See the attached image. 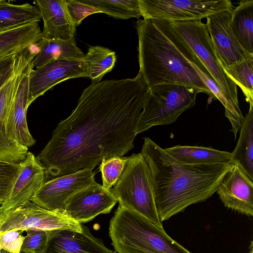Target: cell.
<instances>
[{
    "label": "cell",
    "mask_w": 253,
    "mask_h": 253,
    "mask_svg": "<svg viewBox=\"0 0 253 253\" xmlns=\"http://www.w3.org/2000/svg\"><path fill=\"white\" fill-rule=\"evenodd\" d=\"M148 91L140 72L134 78L92 83L37 157L45 175L93 170L103 160L131 150Z\"/></svg>",
    "instance_id": "1"
},
{
    "label": "cell",
    "mask_w": 253,
    "mask_h": 253,
    "mask_svg": "<svg viewBox=\"0 0 253 253\" xmlns=\"http://www.w3.org/2000/svg\"><path fill=\"white\" fill-rule=\"evenodd\" d=\"M140 153L151 170L156 206L162 222L210 198L233 165L185 164L148 137L144 138Z\"/></svg>",
    "instance_id": "2"
},
{
    "label": "cell",
    "mask_w": 253,
    "mask_h": 253,
    "mask_svg": "<svg viewBox=\"0 0 253 253\" xmlns=\"http://www.w3.org/2000/svg\"><path fill=\"white\" fill-rule=\"evenodd\" d=\"M136 29L139 72L148 88L159 84L181 85L215 98L190 64L196 55L169 21L139 19Z\"/></svg>",
    "instance_id": "3"
},
{
    "label": "cell",
    "mask_w": 253,
    "mask_h": 253,
    "mask_svg": "<svg viewBox=\"0 0 253 253\" xmlns=\"http://www.w3.org/2000/svg\"><path fill=\"white\" fill-rule=\"evenodd\" d=\"M109 234L118 253H192L140 213L120 205L110 220Z\"/></svg>",
    "instance_id": "4"
},
{
    "label": "cell",
    "mask_w": 253,
    "mask_h": 253,
    "mask_svg": "<svg viewBox=\"0 0 253 253\" xmlns=\"http://www.w3.org/2000/svg\"><path fill=\"white\" fill-rule=\"evenodd\" d=\"M110 190L119 205L163 228L156 206L151 170L141 153L127 157L121 176Z\"/></svg>",
    "instance_id": "5"
},
{
    "label": "cell",
    "mask_w": 253,
    "mask_h": 253,
    "mask_svg": "<svg viewBox=\"0 0 253 253\" xmlns=\"http://www.w3.org/2000/svg\"><path fill=\"white\" fill-rule=\"evenodd\" d=\"M201 91L177 84H159L148 88L135 133L156 126L175 122L184 111L193 107Z\"/></svg>",
    "instance_id": "6"
},
{
    "label": "cell",
    "mask_w": 253,
    "mask_h": 253,
    "mask_svg": "<svg viewBox=\"0 0 253 253\" xmlns=\"http://www.w3.org/2000/svg\"><path fill=\"white\" fill-rule=\"evenodd\" d=\"M197 56L227 98L240 107L237 85L222 68L206 24L201 20L169 21Z\"/></svg>",
    "instance_id": "7"
},
{
    "label": "cell",
    "mask_w": 253,
    "mask_h": 253,
    "mask_svg": "<svg viewBox=\"0 0 253 253\" xmlns=\"http://www.w3.org/2000/svg\"><path fill=\"white\" fill-rule=\"evenodd\" d=\"M143 19L168 21L202 20L219 11L233 10L230 0H138Z\"/></svg>",
    "instance_id": "8"
},
{
    "label": "cell",
    "mask_w": 253,
    "mask_h": 253,
    "mask_svg": "<svg viewBox=\"0 0 253 253\" xmlns=\"http://www.w3.org/2000/svg\"><path fill=\"white\" fill-rule=\"evenodd\" d=\"M4 221L0 234L11 230L25 231L34 228L46 231L70 229L83 231L81 223L73 219L65 212L43 209L31 201L4 214H0Z\"/></svg>",
    "instance_id": "9"
},
{
    "label": "cell",
    "mask_w": 253,
    "mask_h": 253,
    "mask_svg": "<svg viewBox=\"0 0 253 253\" xmlns=\"http://www.w3.org/2000/svg\"><path fill=\"white\" fill-rule=\"evenodd\" d=\"M35 57V53L27 49L18 53L12 77L0 90V160L19 163L25 158L28 148L16 143L8 137L6 123L12 101L20 76L28 63Z\"/></svg>",
    "instance_id": "10"
},
{
    "label": "cell",
    "mask_w": 253,
    "mask_h": 253,
    "mask_svg": "<svg viewBox=\"0 0 253 253\" xmlns=\"http://www.w3.org/2000/svg\"><path fill=\"white\" fill-rule=\"evenodd\" d=\"M92 169H85L45 181L31 201L47 210L65 212L68 199L95 182Z\"/></svg>",
    "instance_id": "11"
},
{
    "label": "cell",
    "mask_w": 253,
    "mask_h": 253,
    "mask_svg": "<svg viewBox=\"0 0 253 253\" xmlns=\"http://www.w3.org/2000/svg\"><path fill=\"white\" fill-rule=\"evenodd\" d=\"M80 77L88 78L83 59L58 60L38 69L33 68L29 75V104L55 85L68 79Z\"/></svg>",
    "instance_id": "12"
},
{
    "label": "cell",
    "mask_w": 253,
    "mask_h": 253,
    "mask_svg": "<svg viewBox=\"0 0 253 253\" xmlns=\"http://www.w3.org/2000/svg\"><path fill=\"white\" fill-rule=\"evenodd\" d=\"M226 9L208 16L206 24L220 64H239L253 57L240 44L231 27V12Z\"/></svg>",
    "instance_id": "13"
},
{
    "label": "cell",
    "mask_w": 253,
    "mask_h": 253,
    "mask_svg": "<svg viewBox=\"0 0 253 253\" xmlns=\"http://www.w3.org/2000/svg\"><path fill=\"white\" fill-rule=\"evenodd\" d=\"M117 202L110 189L95 182L72 196L64 212L78 222L85 223L99 214L109 213Z\"/></svg>",
    "instance_id": "14"
},
{
    "label": "cell",
    "mask_w": 253,
    "mask_h": 253,
    "mask_svg": "<svg viewBox=\"0 0 253 253\" xmlns=\"http://www.w3.org/2000/svg\"><path fill=\"white\" fill-rule=\"evenodd\" d=\"M32 60L28 63L21 73L6 123L9 139L27 148L32 147L36 143L29 131L26 118L28 108L30 105L29 102V75L33 68Z\"/></svg>",
    "instance_id": "15"
},
{
    "label": "cell",
    "mask_w": 253,
    "mask_h": 253,
    "mask_svg": "<svg viewBox=\"0 0 253 253\" xmlns=\"http://www.w3.org/2000/svg\"><path fill=\"white\" fill-rule=\"evenodd\" d=\"M22 167L2 204L0 214L12 211L30 201L45 182V169L37 157L28 151Z\"/></svg>",
    "instance_id": "16"
},
{
    "label": "cell",
    "mask_w": 253,
    "mask_h": 253,
    "mask_svg": "<svg viewBox=\"0 0 253 253\" xmlns=\"http://www.w3.org/2000/svg\"><path fill=\"white\" fill-rule=\"evenodd\" d=\"M216 192L225 207L247 215H253V180L238 165H232Z\"/></svg>",
    "instance_id": "17"
},
{
    "label": "cell",
    "mask_w": 253,
    "mask_h": 253,
    "mask_svg": "<svg viewBox=\"0 0 253 253\" xmlns=\"http://www.w3.org/2000/svg\"><path fill=\"white\" fill-rule=\"evenodd\" d=\"M48 231V241L43 253H115L101 239L91 235L83 225V231L56 229Z\"/></svg>",
    "instance_id": "18"
},
{
    "label": "cell",
    "mask_w": 253,
    "mask_h": 253,
    "mask_svg": "<svg viewBox=\"0 0 253 253\" xmlns=\"http://www.w3.org/2000/svg\"><path fill=\"white\" fill-rule=\"evenodd\" d=\"M43 22L42 38L68 40L74 38L76 27L69 13L66 0H37Z\"/></svg>",
    "instance_id": "19"
},
{
    "label": "cell",
    "mask_w": 253,
    "mask_h": 253,
    "mask_svg": "<svg viewBox=\"0 0 253 253\" xmlns=\"http://www.w3.org/2000/svg\"><path fill=\"white\" fill-rule=\"evenodd\" d=\"M37 46L38 52L32 61L34 69L58 60L82 59L85 55L77 46L75 38L66 41L42 38Z\"/></svg>",
    "instance_id": "20"
},
{
    "label": "cell",
    "mask_w": 253,
    "mask_h": 253,
    "mask_svg": "<svg viewBox=\"0 0 253 253\" xmlns=\"http://www.w3.org/2000/svg\"><path fill=\"white\" fill-rule=\"evenodd\" d=\"M178 162L191 165L231 164V153L210 147L177 145L165 148Z\"/></svg>",
    "instance_id": "21"
},
{
    "label": "cell",
    "mask_w": 253,
    "mask_h": 253,
    "mask_svg": "<svg viewBox=\"0 0 253 253\" xmlns=\"http://www.w3.org/2000/svg\"><path fill=\"white\" fill-rule=\"evenodd\" d=\"M42 39V31L39 22L0 32V55L20 53L37 44Z\"/></svg>",
    "instance_id": "22"
},
{
    "label": "cell",
    "mask_w": 253,
    "mask_h": 253,
    "mask_svg": "<svg viewBox=\"0 0 253 253\" xmlns=\"http://www.w3.org/2000/svg\"><path fill=\"white\" fill-rule=\"evenodd\" d=\"M249 105L237 144L231 153V163L238 165L253 180V104Z\"/></svg>",
    "instance_id": "23"
},
{
    "label": "cell",
    "mask_w": 253,
    "mask_h": 253,
    "mask_svg": "<svg viewBox=\"0 0 253 253\" xmlns=\"http://www.w3.org/2000/svg\"><path fill=\"white\" fill-rule=\"evenodd\" d=\"M189 62L214 98L217 99L224 106L225 116L231 126L230 131L234 133L236 138L245 118L240 107L235 105L227 98L196 55L194 60Z\"/></svg>",
    "instance_id": "24"
},
{
    "label": "cell",
    "mask_w": 253,
    "mask_h": 253,
    "mask_svg": "<svg viewBox=\"0 0 253 253\" xmlns=\"http://www.w3.org/2000/svg\"><path fill=\"white\" fill-rule=\"evenodd\" d=\"M231 27L242 48L253 55V0H243L231 12Z\"/></svg>",
    "instance_id": "25"
},
{
    "label": "cell",
    "mask_w": 253,
    "mask_h": 253,
    "mask_svg": "<svg viewBox=\"0 0 253 253\" xmlns=\"http://www.w3.org/2000/svg\"><path fill=\"white\" fill-rule=\"evenodd\" d=\"M41 20L40 12L35 6L28 2L14 4L0 0V32Z\"/></svg>",
    "instance_id": "26"
},
{
    "label": "cell",
    "mask_w": 253,
    "mask_h": 253,
    "mask_svg": "<svg viewBox=\"0 0 253 253\" xmlns=\"http://www.w3.org/2000/svg\"><path fill=\"white\" fill-rule=\"evenodd\" d=\"M82 59L86 67L88 78L92 83H98L106 74L113 69L117 56L114 51L108 48L90 46Z\"/></svg>",
    "instance_id": "27"
},
{
    "label": "cell",
    "mask_w": 253,
    "mask_h": 253,
    "mask_svg": "<svg viewBox=\"0 0 253 253\" xmlns=\"http://www.w3.org/2000/svg\"><path fill=\"white\" fill-rule=\"evenodd\" d=\"M92 6L101 13L116 19L139 18L140 12L138 0H78Z\"/></svg>",
    "instance_id": "28"
},
{
    "label": "cell",
    "mask_w": 253,
    "mask_h": 253,
    "mask_svg": "<svg viewBox=\"0 0 253 253\" xmlns=\"http://www.w3.org/2000/svg\"><path fill=\"white\" fill-rule=\"evenodd\" d=\"M253 57L233 65L221 66L227 76L240 87L249 104H253Z\"/></svg>",
    "instance_id": "29"
},
{
    "label": "cell",
    "mask_w": 253,
    "mask_h": 253,
    "mask_svg": "<svg viewBox=\"0 0 253 253\" xmlns=\"http://www.w3.org/2000/svg\"><path fill=\"white\" fill-rule=\"evenodd\" d=\"M126 158L115 157L101 162L99 169L102 174V186L105 189L110 190L117 182L124 170Z\"/></svg>",
    "instance_id": "30"
},
{
    "label": "cell",
    "mask_w": 253,
    "mask_h": 253,
    "mask_svg": "<svg viewBox=\"0 0 253 253\" xmlns=\"http://www.w3.org/2000/svg\"><path fill=\"white\" fill-rule=\"evenodd\" d=\"M22 167V162L15 163L0 160V204L7 198Z\"/></svg>",
    "instance_id": "31"
},
{
    "label": "cell",
    "mask_w": 253,
    "mask_h": 253,
    "mask_svg": "<svg viewBox=\"0 0 253 253\" xmlns=\"http://www.w3.org/2000/svg\"><path fill=\"white\" fill-rule=\"evenodd\" d=\"M25 231L26 235L24 236L21 251L43 253L47 243L48 231L34 228L28 229Z\"/></svg>",
    "instance_id": "32"
},
{
    "label": "cell",
    "mask_w": 253,
    "mask_h": 253,
    "mask_svg": "<svg viewBox=\"0 0 253 253\" xmlns=\"http://www.w3.org/2000/svg\"><path fill=\"white\" fill-rule=\"evenodd\" d=\"M24 231L11 230L0 234V250L10 253H20L24 239Z\"/></svg>",
    "instance_id": "33"
},
{
    "label": "cell",
    "mask_w": 253,
    "mask_h": 253,
    "mask_svg": "<svg viewBox=\"0 0 253 253\" xmlns=\"http://www.w3.org/2000/svg\"><path fill=\"white\" fill-rule=\"evenodd\" d=\"M70 16L75 26H79L86 17L100 13L95 8L82 3L78 0H66Z\"/></svg>",
    "instance_id": "34"
},
{
    "label": "cell",
    "mask_w": 253,
    "mask_h": 253,
    "mask_svg": "<svg viewBox=\"0 0 253 253\" xmlns=\"http://www.w3.org/2000/svg\"><path fill=\"white\" fill-rule=\"evenodd\" d=\"M17 54L18 53L9 55L0 60V77L13 68Z\"/></svg>",
    "instance_id": "35"
},
{
    "label": "cell",
    "mask_w": 253,
    "mask_h": 253,
    "mask_svg": "<svg viewBox=\"0 0 253 253\" xmlns=\"http://www.w3.org/2000/svg\"><path fill=\"white\" fill-rule=\"evenodd\" d=\"M3 219L2 217L0 216V229L2 227V224L3 223Z\"/></svg>",
    "instance_id": "36"
},
{
    "label": "cell",
    "mask_w": 253,
    "mask_h": 253,
    "mask_svg": "<svg viewBox=\"0 0 253 253\" xmlns=\"http://www.w3.org/2000/svg\"><path fill=\"white\" fill-rule=\"evenodd\" d=\"M0 253H10L6 251L3 250H0Z\"/></svg>",
    "instance_id": "37"
},
{
    "label": "cell",
    "mask_w": 253,
    "mask_h": 253,
    "mask_svg": "<svg viewBox=\"0 0 253 253\" xmlns=\"http://www.w3.org/2000/svg\"><path fill=\"white\" fill-rule=\"evenodd\" d=\"M8 55H0V60Z\"/></svg>",
    "instance_id": "38"
},
{
    "label": "cell",
    "mask_w": 253,
    "mask_h": 253,
    "mask_svg": "<svg viewBox=\"0 0 253 253\" xmlns=\"http://www.w3.org/2000/svg\"><path fill=\"white\" fill-rule=\"evenodd\" d=\"M20 253H33L30 252H22V251H21Z\"/></svg>",
    "instance_id": "39"
},
{
    "label": "cell",
    "mask_w": 253,
    "mask_h": 253,
    "mask_svg": "<svg viewBox=\"0 0 253 253\" xmlns=\"http://www.w3.org/2000/svg\"><path fill=\"white\" fill-rule=\"evenodd\" d=\"M1 206H2V204H0V209H1Z\"/></svg>",
    "instance_id": "40"
}]
</instances>
